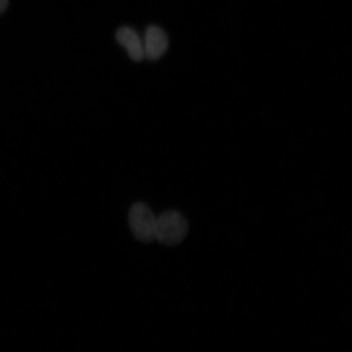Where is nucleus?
<instances>
[{
	"mask_svg": "<svg viewBox=\"0 0 352 352\" xmlns=\"http://www.w3.org/2000/svg\"><path fill=\"white\" fill-rule=\"evenodd\" d=\"M189 231L188 220L175 210H168L156 219L154 237L160 243L173 246L182 243Z\"/></svg>",
	"mask_w": 352,
	"mask_h": 352,
	"instance_id": "nucleus-1",
	"label": "nucleus"
},
{
	"mask_svg": "<svg viewBox=\"0 0 352 352\" xmlns=\"http://www.w3.org/2000/svg\"><path fill=\"white\" fill-rule=\"evenodd\" d=\"M156 217L151 208L142 202L132 206L129 212V226L135 239L143 243L155 240Z\"/></svg>",
	"mask_w": 352,
	"mask_h": 352,
	"instance_id": "nucleus-2",
	"label": "nucleus"
},
{
	"mask_svg": "<svg viewBox=\"0 0 352 352\" xmlns=\"http://www.w3.org/2000/svg\"><path fill=\"white\" fill-rule=\"evenodd\" d=\"M143 44L144 57L149 60H156L165 54L169 41L164 30L157 25H151L145 32Z\"/></svg>",
	"mask_w": 352,
	"mask_h": 352,
	"instance_id": "nucleus-3",
	"label": "nucleus"
},
{
	"mask_svg": "<svg viewBox=\"0 0 352 352\" xmlns=\"http://www.w3.org/2000/svg\"><path fill=\"white\" fill-rule=\"evenodd\" d=\"M117 41L126 48L130 58L140 63L144 58V44L139 34L132 28L123 26L116 33Z\"/></svg>",
	"mask_w": 352,
	"mask_h": 352,
	"instance_id": "nucleus-4",
	"label": "nucleus"
},
{
	"mask_svg": "<svg viewBox=\"0 0 352 352\" xmlns=\"http://www.w3.org/2000/svg\"><path fill=\"white\" fill-rule=\"evenodd\" d=\"M8 3H10V0H0V13H3L6 11Z\"/></svg>",
	"mask_w": 352,
	"mask_h": 352,
	"instance_id": "nucleus-5",
	"label": "nucleus"
}]
</instances>
